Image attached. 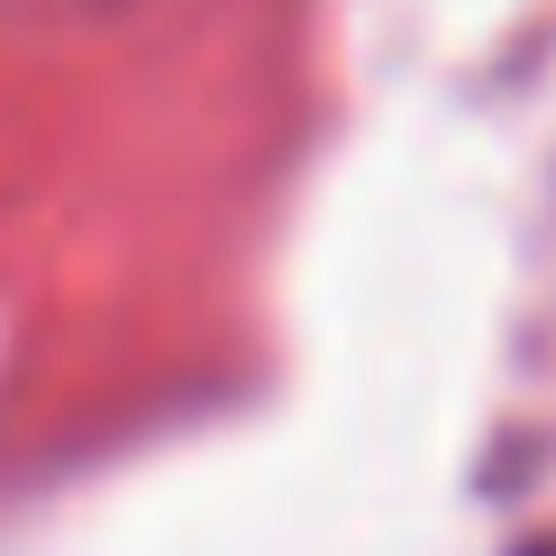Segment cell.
Listing matches in <instances>:
<instances>
[{
	"mask_svg": "<svg viewBox=\"0 0 556 556\" xmlns=\"http://www.w3.org/2000/svg\"><path fill=\"white\" fill-rule=\"evenodd\" d=\"M529 556H556V529H547V539H539V547H529Z\"/></svg>",
	"mask_w": 556,
	"mask_h": 556,
	"instance_id": "obj_1",
	"label": "cell"
}]
</instances>
